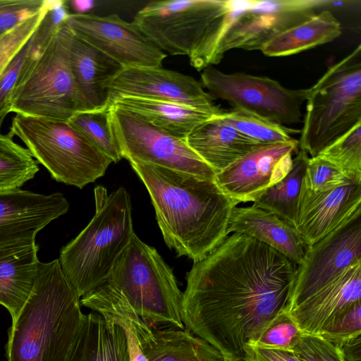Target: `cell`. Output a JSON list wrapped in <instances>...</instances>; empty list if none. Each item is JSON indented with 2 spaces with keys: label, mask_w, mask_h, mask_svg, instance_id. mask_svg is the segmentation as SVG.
I'll return each mask as SVG.
<instances>
[{
  "label": "cell",
  "mask_w": 361,
  "mask_h": 361,
  "mask_svg": "<svg viewBox=\"0 0 361 361\" xmlns=\"http://www.w3.org/2000/svg\"><path fill=\"white\" fill-rule=\"evenodd\" d=\"M46 0L42 10L9 31L0 35V77L11 61L28 42L51 5Z\"/></svg>",
  "instance_id": "obj_34"
},
{
  "label": "cell",
  "mask_w": 361,
  "mask_h": 361,
  "mask_svg": "<svg viewBox=\"0 0 361 361\" xmlns=\"http://www.w3.org/2000/svg\"><path fill=\"white\" fill-rule=\"evenodd\" d=\"M361 261L344 269L329 283L288 312L303 334L329 331L355 305L361 303Z\"/></svg>",
  "instance_id": "obj_19"
},
{
  "label": "cell",
  "mask_w": 361,
  "mask_h": 361,
  "mask_svg": "<svg viewBox=\"0 0 361 361\" xmlns=\"http://www.w3.org/2000/svg\"><path fill=\"white\" fill-rule=\"evenodd\" d=\"M121 97L174 102L212 116H221L225 111L194 78L161 66L123 68L110 85L109 104Z\"/></svg>",
  "instance_id": "obj_15"
},
{
  "label": "cell",
  "mask_w": 361,
  "mask_h": 361,
  "mask_svg": "<svg viewBox=\"0 0 361 361\" xmlns=\"http://www.w3.org/2000/svg\"><path fill=\"white\" fill-rule=\"evenodd\" d=\"M147 361H228L185 328L153 326L142 345Z\"/></svg>",
  "instance_id": "obj_26"
},
{
  "label": "cell",
  "mask_w": 361,
  "mask_h": 361,
  "mask_svg": "<svg viewBox=\"0 0 361 361\" xmlns=\"http://www.w3.org/2000/svg\"><path fill=\"white\" fill-rule=\"evenodd\" d=\"M185 140L216 174L263 146L236 130L221 116H212L202 123Z\"/></svg>",
  "instance_id": "obj_21"
},
{
  "label": "cell",
  "mask_w": 361,
  "mask_h": 361,
  "mask_svg": "<svg viewBox=\"0 0 361 361\" xmlns=\"http://www.w3.org/2000/svg\"><path fill=\"white\" fill-rule=\"evenodd\" d=\"M65 361H130L126 334L110 317L85 314Z\"/></svg>",
  "instance_id": "obj_23"
},
{
  "label": "cell",
  "mask_w": 361,
  "mask_h": 361,
  "mask_svg": "<svg viewBox=\"0 0 361 361\" xmlns=\"http://www.w3.org/2000/svg\"><path fill=\"white\" fill-rule=\"evenodd\" d=\"M324 0H228L223 19L218 55L230 49L261 50L279 34L310 18L332 4Z\"/></svg>",
  "instance_id": "obj_10"
},
{
  "label": "cell",
  "mask_w": 361,
  "mask_h": 361,
  "mask_svg": "<svg viewBox=\"0 0 361 361\" xmlns=\"http://www.w3.org/2000/svg\"><path fill=\"white\" fill-rule=\"evenodd\" d=\"M231 233L252 236L297 265L301 264L307 249L292 226L274 214L253 206H236L233 209L227 227V234Z\"/></svg>",
  "instance_id": "obj_22"
},
{
  "label": "cell",
  "mask_w": 361,
  "mask_h": 361,
  "mask_svg": "<svg viewBox=\"0 0 361 361\" xmlns=\"http://www.w3.org/2000/svg\"><path fill=\"white\" fill-rule=\"evenodd\" d=\"M298 140L261 146L215 176L220 189L237 204L254 202L290 171Z\"/></svg>",
  "instance_id": "obj_17"
},
{
  "label": "cell",
  "mask_w": 361,
  "mask_h": 361,
  "mask_svg": "<svg viewBox=\"0 0 361 361\" xmlns=\"http://www.w3.org/2000/svg\"><path fill=\"white\" fill-rule=\"evenodd\" d=\"M145 185L167 246L194 262L204 258L227 234L238 204L215 180L138 161L129 162Z\"/></svg>",
  "instance_id": "obj_2"
},
{
  "label": "cell",
  "mask_w": 361,
  "mask_h": 361,
  "mask_svg": "<svg viewBox=\"0 0 361 361\" xmlns=\"http://www.w3.org/2000/svg\"><path fill=\"white\" fill-rule=\"evenodd\" d=\"M38 250L35 244L0 252V305L12 319L34 287L40 263Z\"/></svg>",
  "instance_id": "obj_24"
},
{
  "label": "cell",
  "mask_w": 361,
  "mask_h": 361,
  "mask_svg": "<svg viewBox=\"0 0 361 361\" xmlns=\"http://www.w3.org/2000/svg\"><path fill=\"white\" fill-rule=\"evenodd\" d=\"M72 37L66 22L38 56L25 58L12 95L11 112L65 121L78 112L70 65Z\"/></svg>",
  "instance_id": "obj_9"
},
{
  "label": "cell",
  "mask_w": 361,
  "mask_h": 361,
  "mask_svg": "<svg viewBox=\"0 0 361 361\" xmlns=\"http://www.w3.org/2000/svg\"><path fill=\"white\" fill-rule=\"evenodd\" d=\"M29 151L0 132V190L20 188L39 171Z\"/></svg>",
  "instance_id": "obj_30"
},
{
  "label": "cell",
  "mask_w": 361,
  "mask_h": 361,
  "mask_svg": "<svg viewBox=\"0 0 361 361\" xmlns=\"http://www.w3.org/2000/svg\"><path fill=\"white\" fill-rule=\"evenodd\" d=\"M94 201V216L58 259L80 298L104 281L135 234L130 197L123 187L109 194L98 185Z\"/></svg>",
  "instance_id": "obj_4"
},
{
  "label": "cell",
  "mask_w": 361,
  "mask_h": 361,
  "mask_svg": "<svg viewBox=\"0 0 361 361\" xmlns=\"http://www.w3.org/2000/svg\"><path fill=\"white\" fill-rule=\"evenodd\" d=\"M113 162L122 158L111 121V105L101 109L78 111L68 121Z\"/></svg>",
  "instance_id": "obj_31"
},
{
  "label": "cell",
  "mask_w": 361,
  "mask_h": 361,
  "mask_svg": "<svg viewBox=\"0 0 361 361\" xmlns=\"http://www.w3.org/2000/svg\"><path fill=\"white\" fill-rule=\"evenodd\" d=\"M202 85L214 98L285 126L301 121L302 106L310 88L291 90L267 77L244 73H224L212 66L202 70Z\"/></svg>",
  "instance_id": "obj_11"
},
{
  "label": "cell",
  "mask_w": 361,
  "mask_h": 361,
  "mask_svg": "<svg viewBox=\"0 0 361 361\" xmlns=\"http://www.w3.org/2000/svg\"><path fill=\"white\" fill-rule=\"evenodd\" d=\"M110 105L135 114L152 126L182 139L214 116L186 105L135 97H121Z\"/></svg>",
  "instance_id": "obj_25"
},
{
  "label": "cell",
  "mask_w": 361,
  "mask_h": 361,
  "mask_svg": "<svg viewBox=\"0 0 361 361\" xmlns=\"http://www.w3.org/2000/svg\"><path fill=\"white\" fill-rule=\"evenodd\" d=\"M228 0L153 1L133 23L164 53L187 56L197 71L219 63L222 20Z\"/></svg>",
  "instance_id": "obj_5"
},
{
  "label": "cell",
  "mask_w": 361,
  "mask_h": 361,
  "mask_svg": "<svg viewBox=\"0 0 361 361\" xmlns=\"http://www.w3.org/2000/svg\"><path fill=\"white\" fill-rule=\"evenodd\" d=\"M318 156L330 162L353 183H361V123L353 127Z\"/></svg>",
  "instance_id": "obj_33"
},
{
  "label": "cell",
  "mask_w": 361,
  "mask_h": 361,
  "mask_svg": "<svg viewBox=\"0 0 361 361\" xmlns=\"http://www.w3.org/2000/svg\"><path fill=\"white\" fill-rule=\"evenodd\" d=\"M359 261H361V214L307 247L301 264L297 267L288 312Z\"/></svg>",
  "instance_id": "obj_13"
},
{
  "label": "cell",
  "mask_w": 361,
  "mask_h": 361,
  "mask_svg": "<svg viewBox=\"0 0 361 361\" xmlns=\"http://www.w3.org/2000/svg\"><path fill=\"white\" fill-rule=\"evenodd\" d=\"M361 214V183L314 192L301 185L294 228L306 247Z\"/></svg>",
  "instance_id": "obj_18"
},
{
  "label": "cell",
  "mask_w": 361,
  "mask_h": 361,
  "mask_svg": "<svg viewBox=\"0 0 361 361\" xmlns=\"http://www.w3.org/2000/svg\"><path fill=\"white\" fill-rule=\"evenodd\" d=\"M97 287L123 300L154 326L184 328L183 293L172 269L135 233Z\"/></svg>",
  "instance_id": "obj_6"
},
{
  "label": "cell",
  "mask_w": 361,
  "mask_h": 361,
  "mask_svg": "<svg viewBox=\"0 0 361 361\" xmlns=\"http://www.w3.org/2000/svg\"><path fill=\"white\" fill-rule=\"evenodd\" d=\"M361 303L355 305L327 332L319 335L336 343L361 334Z\"/></svg>",
  "instance_id": "obj_40"
},
{
  "label": "cell",
  "mask_w": 361,
  "mask_h": 361,
  "mask_svg": "<svg viewBox=\"0 0 361 361\" xmlns=\"http://www.w3.org/2000/svg\"><path fill=\"white\" fill-rule=\"evenodd\" d=\"M84 316L59 259L40 262L32 290L8 329L7 361H65Z\"/></svg>",
  "instance_id": "obj_3"
},
{
  "label": "cell",
  "mask_w": 361,
  "mask_h": 361,
  "mask_svg": "<svg viewBox=\"0 0 361 361\" xmlns=\"http://www.w3.org/2000/svg\"><path fill=\"white\" fill-rule=\"evenodd\" d=\"M81 305L112 319L124 329L130 361H147L142 345L154 326L119 298L97 287L80 298Z\"/></svg>",
  "instance_id": "obj_28"
},
{
  "label": "cell",
  "mask_w": 361,
  "mask_h": 361,
  "mask_svg": "<svg viewBox=\"0 0 361 361\" xmlns=\"http://www.w3.org/2000/svg\"><path fill=\"white\" fill-rule=\"evenodd\" d=\"M309 158L305 151L299 149L293 158L288 173L264 191L252 206L274 214L294 228L302 182Z\"/></svg>",
  "instance_id": "obj_29"
},
{
  "label": "cell",
  "mask_w": 361,
  "mask_h": 361,
  "mask_svg": "<svg viewBox=\"0 0 361 361\" xmlns=\"http://www.w3.org/2000/svg\"><path fill=\"white\" fill-rule=\"evenodd\" d=\"M333 343L339 350L343 361H361V334Z\"/></svg>",
  "instance_id": "obj_42"
},
{
  "label": "cell",
  "mask_w": 361,
  "mask_h": 361,
  "mask_svg": "<svg viewBox=\"0 0 361 361\" xmlns=\"http://www.w3.org/2000/svg\"><path fill=\"white\" fill-rule=\"evenodd\" d=\"M302 334L288 312L280 316L252 345L291 350Z\"/></svg>",
  "instance_id": "obj_37"
},
{
  "label": "cell",
  "mask_w": 361,
  "mask_h": 361,
  "mask_svg": "<svg viewBox=\"0 0 361 361\" xmlns=\"http://www.w3.org/2000/svg\"><path fill=\"white\" fill-rule=\"evenodd\" d=\"M235 361H247L245 358H243V359H239V360H235Z\"/></svg>",
  "instance_id": "obj_45"
},
{
  "label": "cell",
  "mask_w": 361,
  "mask_h": 361,
  "mask_svg": "<svg viewBox=\"0 0 361 361\" xmlns=\"http://www.w3.org/2000/svg\"><path fill=\"white\" fill-rule=\"evenodd\" d=\"M340 22L329 9L314 16L268 41L260 51L268 56H286L331 42L341 36Z\"/></svg>",
  "instance_id": "obj_27"
},
{
  "label": "cell",
  "mask_w": 361,
  "mask_h": 361,
  "mask_svg": "<svg viewBox=\"0 0 361 361\" xmlns=\"http://www.w3.org/2000/svg\"><path fill=\"white\" fill-rule=\"evenodd\" d=\"M30 44V39L11 61L0 77V132L5 118L11 113L12 95Z\"/></svg>",
  "instance_id": "obj_39"
},
{
  "label": "cell",
  "mask_w": 361,
  "mask_h": 361,
  "mask_svg": "<svg viewBox=\"0 0 361 361\" xmlns=\"http://www.w3.org/2000/svg\"><path fill=\"white\" fill-rule=\"evenodd\" d=\"M112 130L122 158L214 180L215 172L188 145L140 116L111 106Z\"/></svg>",
  "instance_id": "obj_12"
},
{
  "label": "cell",
  "mask_w": 361,
  "mask_h": 361,
  "mask_svg": "<svg viewBox=\"0 0 361 361\" xmlns=\"http://www.w3.org/2000/svg\"><path fill=\"white\" fill-rule=\"evenodd\" d=\"M67 25L74 35L124 68L160 67L167 56L133 22H127L117 14L99 16L71 13Z\"/></svg>",
  "instance_id": "obj_14"
},
{
  "label": "cell",
  "mask_w": 361,
  "mask_h": 361,
  "mask_svg": "<svg viewBox=\"0 0 361 361\" xmlns=\"http://www.w3.org/2000/svg\"><path fill=\"white\" fill-rule=\"evenodd\" d=\"M310 88L298 147L314 157L361 123V46Z\"/></svg>",
  "instance_id": "obj_8"
},
{
  "label": "cell",
  "mask_w": 361,
  "mask_h": 361,
  "mask_svg": "<svg viewBox=\"0 0 361 361\" xmlns=\"http://www.w3.org/2000/svg\"><path fill=\"white\" fill-rule=\"evenodd\" d=\"M8 135L17 136L55 180L80 189L103 176L113 162L68 121L16 114Z\"/></svg>",
  "instance_id": "obj_7"
},
{
  "label": "cell",
  "mask_w": 361,
  "mask_h": 361,
  "mask_svg": "<svg viewBox=\"0 0 361 361\" xmlns=\"http://www.w3.org/2000/svg\"><path fill=\"white\" fill-rule=\"evenodd\" d=\"M70 65L78 111L97 110L109 106L110 85L124 68L73 34Z\"/></svg>",
  "instance_id": "obj_20"
},
{
  "label": "cell",
  "mask_w": 361,
  "mask_h": 361,
  "mask_svg": "<svg viewBox=\"0 0 361 361\" xmlns=\"http://www.w3.org/2000/svg\"><path fill=\"white\" fill-rule=\"evenodd\" d=\"M245 355L260 361H300L289 349L247 345Z\"/></svg>",
  "instance_id": "obj_41"
},
{
  "label": "cell",
  "mask_w": 361,
  "mask_h": 361,
  "mask_svg": "<svg viewBox=\"0 0 361 361\" xmlns=\"http://www.w3.org/2000/svg\"><path fill=\"white\" fill-rule=\"evenodd\" d=\"M352 183L330 162L317 156L308 159L302 187L314 192H322Z\"/></svg>",
  "instance_id": "obj_35"
},
{
  "label": "cell",
  "mask_w": 361,
  "mask_h": 361,
  "mask_svg": "<svg viewBox=\"0 0 361 361\" xmlns=\"http://www.w3.org/2000/svg\"><path fill=\"white\" fill-rule=\"evenodd\" d=\"M46 0H0V35L38 13Z\"/></svg>",
  "instance_id": "obj_38"
},
{
  "label": "cell",
  "mask_w": 361,
  "mask_h": 361,
  "mask_svg": "<svg viewBox=\"0 0 361 361\" xmlns=\"http://www.w3.org/2000/svg\"><path fill=\"white\" fill-rule=\"evenodd\" d=\"M68 209V201L59 192L0 190V252L36 244L37 234Z\"/></svg>",
  "instance_id": "obj_16"
},
{
  "label": "cell",
  "mask_w": 361,
  "mask_h": 361,
  "mask_svg": "<svg viewBox=\"0 0 361 361\" xmlns=\"http://www.w3.org/2000/svg\"><path fill=\"white\" fill-rule=\"evenodd\" d=\"M291 350L300 361H343L336 346L319 335L302 333Z\"/></svg>",
  "instance_id": "obj_36"
},
{
  "label": "cell",
  "mask_w": 361,
  "mask_h": 361,
  "mask_svg": "<svg viewBox=\"0 0 361 361\" xmlns=\"http://www.w3.org/2000/svg\"><path fill=\"white\" fill-rule=\"evenodd\" d=\"M245 358L246 359L247 361H260L255 357H253L252 356L250 355H247L246 354L245 355Z\"/></svg>",
  "instance_id": "obj_44"
},
{
  "label": "cell",
  "mask_w": 361,
  "mask_h": 361,
  "mask_svg": "<svg viewBox=\"0 0 361 361\" xmlns=\"http://www.w3.org/2000/svg\"><path fill=\"white\" fill-rule=\"evenodd\" d=\"M297 267L252 236L227 235L187 274L184 327L228 361L245 358V347L288 312Z\"/></svg>",
  "instance_id": "obj_1"
},
{
  "label": "cell",
  "mask_w": 361,
  "mask_h": 361,
  "mask_svg": "<svg viewBox=\"0 0 361 361\" xmlns=\"http://www.w3.org/2000/svg\"><path fill=\"white\" fill-rule=\"evenodd\" d=\"M68 8L74 11L73 14H87L94 6L95 2L89 0H72L67 1Z\"/></svg>",
  "instance_id": "obj_43"
},
{
  "label": "cell",
  "mask_w": 361,
  "mask_h": 361,
  "mask_svg": "<svg viewBox=\"0 0 361 361\" xmlns=\"http://www.w3.org/2000/svg\"><path fill=\"white\" fill-rule=\"evenodd\" d=\"M221 116L241 133L263 145L295 140L291 137L294 130L243 110L225 111Z\"/></svg>",
  "instance_id": "obj_32"
}]
</instances>
